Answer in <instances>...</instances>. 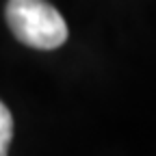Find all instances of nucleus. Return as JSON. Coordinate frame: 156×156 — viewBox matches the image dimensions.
<instances>
[{
    "instance_id": "f257e3e1",
    "label": "nucleus",
    "mask_w": 156,
    "mask_h": 156,
    "mask_svg": "<svg viewBox=\"0 0 156 156\" xmlns=\"http://www.w3.org/2000/svg\"><path fill=\"white\" fill-rule=\"evenodd\" d=\"M5 17L15 39L24 46L54 50L67 39V24L63 15L46 0H9Z\"/></svg>"
},
{
    "instance_id": "f03ea898",
    "label": "nucleus",
    "mask_w": 156,
    "mask_h": 156,
    "mask_svg": "<svg viewBox=\"0 0 156 156\" xmlns=\"http://www.w3.org/2000/svg\"><path fill=\"white\" fill-rule=\"evenodd\" d=\"M11 139H13V117L11 111L0 102V156H9Z\"/></svg>"
}]
</instances>
